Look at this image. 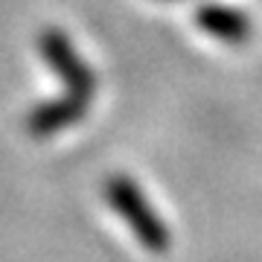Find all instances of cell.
<instances>
[{
    "label": "cell",
    "instance_id": "7a4b0ae2",
    "mask_svg": "<svg viewBox=\"0 0 262 262\" xmlns=\"http://www.w3.org/2000/svg\"><path fill=\"white\" fill-rule=\"evenodd\" d=\"M198 24H201V29L225 38V41H245L248 38V18L239 15V12L222 9V6L201 9L198 12Z\"/></svg>",
    "mask_w": 262,
    "mask_h": 262
},
{
    "label": "cell",
    "instance_id": "6da1fadb",
    "mask_svg": "<svg viewBox=\"0 0 262 262\" xmlns=\"http://www.w3.org/2000/svg\"><path fill=\"white\" fill-rule=\"evenodd\" d=\"M108 198H111V204L117 207V213L125 215L134 227V233L140 239L143 245H149L151 251H163L166 248V233H163V227L155 215L149 213V204L143 207V198L137 195V189L134 184L125 178H114L111 187H108Z\"/></svg>",
    "mask_w": 262,
    "mask_h": 262
}]
</instances>
